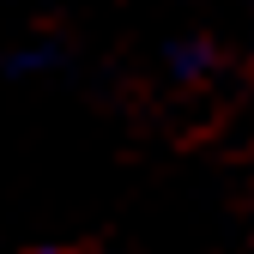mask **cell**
<instances>
[{
	"label": "cell",
	"instance_id": "1",
	"mask_svg": "<svg viewBox=\"0 0 254 254\" xmlns=\"http://www.w3.org/2000/svg\"><path fill=\"white\" fill-rule=\"evenodd\" d=\"M30 254H67V248H30Z\"/></svg>",
	"mask_w": 254,
	"mask_h": 254
}]
</instances>
